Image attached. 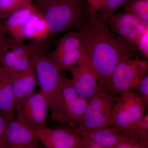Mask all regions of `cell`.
<instances>
[{
  "instance_id": "cell-1",
  "label": "cell",
  "mask_w": 148,
  "mask_h": 148,
  "mask_svg": "<svg viewBox=\"0 0 148 148\" xmlns=\"http://www.w3.org/2000/svg\"><path fill=\"white\" fill-rule=\"evenodd\" d=\"M85 60L103 88L123 56L130 55L133 48L110 29L107 22L91 13L89 21L80 29Z\"/></svg>"
},
{
  "instance_id": "cell-2",
  "label": "cell",
  "mask_w": 148,
  "mask_h": 148,
  "mask_svg": "<svg viewBox=\"0 0 148 148\" xmlns=\"http://www.w3.org/2000/svg\"><path fill=\"white\" fill-rule=\"evenodd\" d=\"M32 63L36 75L40 91L47 103L52 120L68 123L62 91L60 70L50 56L34 54Z\"/></svg>"
},
{
  "instance_id": "cell-3",
  "label": "cell",
  "mask_w": 148,
  "mask_h": 148,
  "mask_svg": "<svg viewBox=\"0 0 148 148\" xmlns=\"http://www.w3.org/2000/svg\"><path fill=\"white\" fill-rule=\"evenodd\" d=\"M37 9L42 14L49 36L73 29L78 31L91 15L86 0H61Z\"/></svg>"
},
{
  "instance_id": "cell-4",
  "label": "cell",
  "mask_w": 148,
  "mask_h": 148,
  "mask_svg": "<svg viewBox=\"0 0 148 148\" xmlns=\"http://www.w3.org/2000/svg\"><path fill=\"white\" fill-rule=\"evenodd\" d=\"M130 55L123 56L114 69L103 88L119 95L134 90L147 74L148 62L138 58H131Z\"/></svg>"
},
{
  "instance_id": "cell-5",
  "label": "cell",
  "mask_w": 148,
  "mask_h": 148,
  "mask_svg": "<svg viewBox=\"0 0 148 148\" xmlns=\"http://www.w3.org/2000/svg\"><path fill=\"white\" fill-rule=\"evenodd\" d=\"M118 97L101 88L88 102L83 118L77 127L88 130L112 126L113 111Z\"/></svg>"
},
{
  "instance_id": "cell-6",
  "label": "cell",
  "mask_w": 148,
  "mask_h": 148,
  "mask_svg": "<svg viewBox=\"0 0 148 148\" xmlns=\"http://www.w3.org/2000/svg\"><path fill=\"white\" fill-rule=\"evenodd\" d=\"M146 109L134 90L119 95L113 111V127L121 130H132L144 116Z\"/></svg>"
},
{
  "instance_id": "cell-7",
  "label": "cell",
  "mask_w": 148,
  "mask_h": 148,
  "mask_svg": "<svg viewBox=\"0 0 148 148\" xmlns=\"http://www.w3.org/2000/svg\"><path fill=\"white\" fill-rule=\"evenodd\" d=\"M50 57L60 71H69L81 59H85L80 34L71 32L61 37Z\"/></svg>"
},
{
  "instance_id": "cell-8",
  "label": "cell",
  "mask_w": 148,
  "mask_h": 148,
  "mask_svg": "<svg viewBox=\"0 0 148 148\" xmlns=\"http://www.w3.org/2000/svg\"><path fill=\"white\" fill-rule=\"evenodd\" d=\"M48 109L40 91L34 92L16 106V119L36 131L46 127Z\"/></svg>"
},
{
  "instance_id": "cell-9",
  "label": "cell",
  "mask_w": 148,
  "mask_h": 148,
  "mask_svg": "<svg viewBox=\"0 0 148 148\" xmlns=\"http://www.w3.org/2000/svg\"><path fill=\"white\" fill-rule=\"evenodd\" d=\"M107 22L111 31L133 48L136 47L140 36L148 29L147 24L123 11L114 14L108 18Z\"/></svg>"
},
{
  "instance_id": "cell-10",
  "label": "cell",
  "mask_w": 148,
  "mask_h": 148,
  "mask_svg": "<svg viewBox=\"0 0 148 148\" xmlns=\"http://www.w3.org/2000/svg\"><path fill=\"white\" fill-rule=\"evenodd\" d=\"M38 140L46 148H88L87 141L69 128L47 127L35 131Z\"/></svg>"
},
{
  "instance_id": "cell-11",
  "label": "cell",
  "mask_w": 148,
  "mask_h": 148,
  "mask_svg": "<svg viewBox=\"0 0 148 148\" xmlns=\"http://www.w3.org/2000/svg\"><path fill=\"white\" fill-rule=\"evenodd\" d=\"M36 132L17 119L8 122L0 148H38Z\"/></svg>"
},
{
  "instance_id": "cell-12",
  "label": "cell",
  "mask_w": 148,
  "mask_h": 148,
  "mask_svg": "<svg viewBox=\"0 0 148 148\" xmlns=\"http://www.w3.org/2000/svg\"><path fill=\"white\" fill-rule=\"evenodd\" d=\"M69 71L72 75L71 79L74 89L81 98L87 102L101 88L84 58L81 59Z\"/></svg>"
},
{
  "instance_id": "cell-13",
  "label": "cell",
  "mask_w": 148,
  "mask_h": 148,
  "mask_svg": "<svg viewBox=\"0 0 148 148\" xmlns=\"http://www.w3.org/2000/svg\"><path fill=\"white\" fill-rule=\"evenodd\" d=\"M62 91L68 124L77 125L82 121L86 110L88 102L78 95L74 89L71 79L61 75Z\"/></svg>"
},
{
  "instance_id": "cell-14",
  "label": "cell",
  "mask_w": 148,
  "mask_h": 148,
  "mask_svg": "<svg viewBox=\"0 0 148 148\" xmlns=\"http://www.w3.org/2000/svg\"><path fill=\"white\" fill-rule=\"evenodd\" d=\"M69 127L85 140L97 143L103 148H114L122 139V130L112 127H100L88 130L77 127L74 123H69Z\"/></svg>"
},
{
  "instance_id": "cell-15",
  "label": "cell",
  "mask_w": 148,
  "mask_h": 148,
  "mask_svg": "<svg viewBox=\"0 0 148 148\" xmlns=\"http://www.w3.org/2000/svg\"><path fill=\"white\" fill-rule=\"evenodd\" d=\"M36 9L33 3H29L18 9L6 18L4 26L6 32L12 39L18 43H24L25 25Z\"/></svg>"
},
{
  "instance_id": "cell-16",
  "label": "cell",
  "mask_w": 148,
  "mask_h": 148,
  "mask_svg": "<svg viewBox=\"0 0 148 148\" xmlns=\"http://www.w3.org/2000/svg\"><path fill=\"white\" fill-rule=\"evenodd\" d=\"M8 72L11 80L16 107L23 99L34 92L38 85L36 75L33 66L23 71Z\"/></svg>"
},
{
  "instance_id": "cell-17",
  "label": "cell",
  "mask_w": 148,
  "mask_h": 148,
  "mask_svg": "<svg viewBox=\"0 0 148 148\" xmlns=\"http://www.w3.org/2000/svg\"><path fill=\"white\" fill-rule=\"evenodd\" d=\"M0 113L8 122L15 119L16 105L9 73L0 67Z\"/></svg>"
},
{
  "instance_id": "cell-18",
  "label": "cell",
  "mask_w": 148,
  "mask_h": 148,
  "mask_svg": "<svg viewBox=\"0 0 148 148\" xmlns=\"http://www.w3.org/2000/svg\"><path fill=\"white\" fill-rule=\"evenodd\" d=\"M123 6V12L148 25V0H129Z\"/></svg>"
},
{
  "instance_id": "cell-19",
  "label": "cell",
  "mask_w": 148,
  "mask_h": 148,
  "mask_svg": "<svg viewBox=\"0 0 148 148\" xmlns=\"http://www.w3.org/2000/svg\"><path fill=\"white\" fill-rule=\"evenodd\" d=\"M129 0H106L102 7L98 11V18L101 21L107 22L108 18L115 13L119 7Z\"/></svg>"
},
{
  "instance_id": "cell-20",
  "label": "cell",
  "mask_w": 148,
  "mask_h": 148,
  "mask_svg": "<svg viewBox=\"0 0 148 148\" xmlns=\"http://www.w3.org/2000/svg\"><path fill=\"white\" fill-rule=\"evenodd\" d=\"M29 3H32L27 0H0V19H5L14 11Z\"/></svg>"
},
{
  "instance_id": "cell-21",
  "label": "cell",
  "mask_w": 148,
  "mask_h": 148,
  "mask_svg": "<svg viewBox=\"0 0 148 148\" xmlns=\"http://www.w3.org/2000/svg\"><path fill=\"white\" fill-rule=\"evenodd\" d=\"M135 92L141 98L146 108L148 106V75L145 76L141 82L137 85L134 89Z\"/></svg>"
},
{
  "instance_id": "cell-22",
  "label": "cell",
  "mask_w": 148,
  "mask_h": 148,
  "mask_svg": "<svg viewBox=\"0 0 148 148\" xmlns=\"http://www.w3.org/2000/svg\"><path fill=\"white\" fill-rule=\"evenodd\" d=\"M132 130L134 131L140 137L148 138V113L144 115L136 123Z\"/></svg>"
},
{
  "instance_id": "cell-23",
  "label": "cell",
  "mask_w": 148,
  "mask_h": 148,
  "mask_svg": "<svg viewBox=\"0 0 148 148\" xmlns=\"http://www.w3.org/2000/svg\"><path fill=\"white\" fill-rule=\"evenodd\" d=\"M136 47L143 53L147 59L148 58V29L139 37Z\"/></svg>"
},
{
  "instance_id": "cell-24",
  "label": "cell",
  "mask_w": 148,
  "mask_h": 148,
  "mask_svg": "<svg viewBox=\"0 0 148 148\" xmlns=\"http://www.w3.org/2000/svg\"><path fill=\"white\" fill-rule=\"evenodd\" d=\"M106 0H86L90 13H97L102 7Z\"/></svg>"
},
{
  "instance_id": "cell-25",
  "label": "cell",
  "mask_w": 148,
  "mask_h": 148,
  "mask_svg": "<svg viewBox=\"0 0 148 148\" xmlns=\"http://www.w3.org/2000/svg\"><path fill=\"white\" fill-rule=\"evenodd\" d=\"M148 139L136 135L132 141L131 148H148Z\"/></svg>"
},
{
  "instance_id": "cell-26",
  "label": "cell",
  "mask_w": 148,
  "mask_h": 148,
  "mask_svg": "<svg viewBox=\"0 0 148 148\" xmlns=\"http://www.w3.org/2000/svg\"><path fill=\"white\" fill-rule=\"evenodd\" d=\"M8 123V121L0 113V144Z\"/></svg>"
},
{
  "instance_id": "cell-27",
  "label": "cell",
  "mask_w": 148,
  "mask_h": 148,
  "mask_svg": "<svg viewBox=\"0 0 148 148\" xmlns=\"http://www.w3.org/2000/svg\"><path fill=\"white\" fill-rule=\"evenodd\" d=\"M60 1L61 0H35L34 4L37 9H39L49 4Z\"/></svg>"
},
{
  "instance_id": "cell-28",
  "label": "cell",
  "mask_w": 148,
  "mask_h": 148,
  "mask_svg": "<svg viewBox=\"0 0 148 148\" xmlns=\"http://www.w3.org/2000/svg\"><path fill=\"white\" fill-rule=\"evenodd\" d=\"M6 33H7L6 31L3 24L0 23V48L6 37L5 36Z\"/></svg>"
},
{
  "instance_id": "cell-29",
  "label": "cell",
  "mask_w": 148,
  "mask_h": 148,
  "mask_svg": "<svg viewBox=\"0 0 148 148\" xmlns=\"http://www.w3.org/2000/svg\"><path fill=\"white\" fill-rule=\"evenodd\" d=\"M87 141L88 144V148H103V147H101L100 145H98L97 143L92 142L90 140H85Z\"/></svg>"
},
{
  "instance_id": "cell-30",
  "label": "cell",
  "mask_w": 148,
  "mask_h": 148,
  "mask_svg": "<svg viewBox=\"0 0 148 148\" xmlns=\"http://www.w3.org/2000/svg\"><path fill=\"white\" fill-rule=\"evenodd\" d=\"M27 1H28L29 3H32L33 0H27Z\"/></svg>"
},
{
  "instance_id": "cell-31",
  "label": "cell",
  "mask_w": 148,
  "mask_h": 148,
  "mask_svg": "<svg viewBox=\"0 0 148 148\" xmlns=\"http://www.w3.org/2000/svg\"></svg>"
}]
</instances>
